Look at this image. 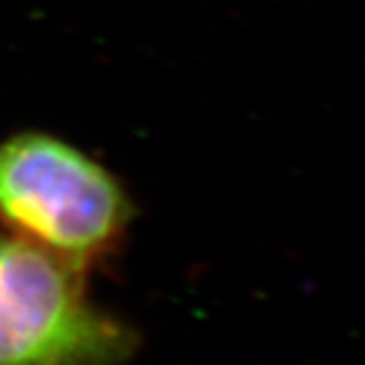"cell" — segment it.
<instances>
[{
	"label": "cell",
	"mask_w": 365,
	"mask_h": 365,
	"mask_svg": "<svg viewBox=\"0 0 365 365\" xmlns=\"http://www.w3.org/2000/svg\"><path fill=\"white\" fill-rule=\"evenodd\" d=\"M135 218L119 178L48 133L0 141V225L82 271L115 253Z\"/></svg>",
	"instance_id": "obj_1"
},
{
	"label": "cell",
	"mask_w": 365,
	"mask_h": 365,
	"mask_svg": "<svg viewBox=\"0 0 365 365\" xmlns=\"http://www.w3.org/2000/svg\"><path fill=\"white\" fill-rule=\"evenodd\" d=\"M137 332L97 308L82 271L0 233V365H121Z\"/></svg>",
	"instance_id": "obj_2"
}]
</instances>
